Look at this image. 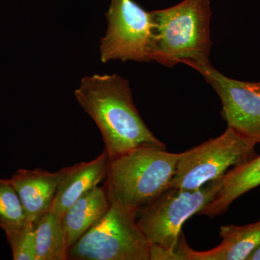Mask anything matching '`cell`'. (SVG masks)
<instances>
[{
    "instance_id": "9a60e30c",
    "label": "cell",
    "mask_w": 260,
    "mask_h": 260,
    "mask_svg": "<svg viewBox=\"0 0 260 260\" xmlns=\"http://www.w3.org/2000/svg\"><path fill=\"white\" fill-rule=\"evenodd\" d=\"M26 213L10 179H0V227L9 236L26 223Z\"/></svg>"
},
{
    "instance_id": "3957f363",
    "label": "cell",
    "mask_w": 260,
    "mask_h": 260,
    "mask_svg": "<svg viewBox=\"0 0 260 260\" xmlns=\"http://www.w3.org/2000/svg\"><path fill=\"white\" fill-rule=\"evenodd\" d=\"M179 155L144 146L109 158L105 190L109 202L138 213L170 188Z\"/></svg>"
},
{
    "instance_id": "30bf717a",
    "label": "cell",
    "mask_w": 260,
    "mask_h": 260,
    "mask_svg": "<svg viewBox=\"0 0 260 260\" xmlns=\"http://www.w3.org/2000/svg\"><path fill=\"white\" fill-rule=\"evenodd\" d=\"M68 169L69 167H65L55 172L40 169H19L10 179L20 197L28 220L37 222L50 210L58 186Z\"/></svg>"
},
{
    "instance_id": "e0dca14e",
    "label": "cell",
    "mask_w": 260,
    "mask_h": 260,
    "mask_svg": "<svg viewBox=\"0 0 260 260\" xmlns=\"http://www.w3.org/2000/svg\"><path fill=\"white\" fill-rule=\"evenodd\" d=\"M248 260H260V244L254 251V252L251 254Z\"/></svg>"
},
{
    "instance_id": "2e32d148",
    "label": "cell",
    "mask_w": 260,
    "mask_h": 260,
    "mask_svg": "<svg viewBox=\"0 0 260 260\" xmlns=\"http://www.w3.org/2000/svg\"><path fill=\"white\" fill-rule=\"evenodd\" d=\"M37 222L27 220L21 229L8 237L14 260H36Z\"/></svg>"
},
{
    "instance_id": "ba28073f",
    "label": "cell",
    "mask_w": 260,
    "mask_h": 260,
    "mask_svg": "<svg viewBox=\"0 0 260 260\" xmlns=\"http://www.w3.org/2000/svg\"><path fill=\"white\" fill-rule=\"evenodd\" d=\"M216 92L223 105L228 127L260 143V82L232 79L214 68L210 62L194 68Z\"/></svg>"
},
{
    "instance_id": "7a4b0ae2",
    "label": "cell",
    "mask_w": 260,
    "mask_h": 260,
    "mask_svg": "<svg viewBox=\"0 0 260 260\" xmlns=\"http://www.w3.org/2000/svg\"><path fill=\"white\" fill-rule=\"evenodd\" d=\"M151 14L150 60L168 68L183 63L194 68L210 62V0H183Z\"/></svg>"
},
{
    "instance_id": "8992f818",
    "label": "cell",
    "mask_w": 260,
    "mask_h": 260,
    "mask_svg": "<svg viewBox=\"0 0 260 260\" xmlns=\"http://www.w3.org/2000/svg\"><path fill=\"white\" fill-rule=\"evenodd\" d=\"M256 143L232 128L181 153L170 188L195 189L223 177L231 167L252 158Z\"/></svg>"
},
{
    "instance_id": "9c48e42d",
    "label": "cell",
    "mask_w": 260,
    "mask_h": 260,
    "mask_svg": "<svg viewBox=\"0 0 260 260\" xmlns=\"http://www.w3.org/2000/svg\"><path fill=\"white\" fill-rule=\"evenodd\" d=\"M220 245L208 251L191 249L181 234L176 259L179 260H248L260 244V219L248 225H224L220 227Z\"/></svg>"
},
{
    "instance_id": "5bb4252c",
    "label": "cell",
    "mask_w": 260,
    "mask_h": 260,
    "mask_svg": "<svg viewBox=\"0 0 260 260\" xmlns=\"http://www.w3.org/2000/svg\"><path fill=\"white\" fill-rule=\"evenodd\" d=\"M68 249L63 218L49 210L37 222L36 260H66Z\"/></svg>"
},
{
    "instance_id": "277c9868",
    "label": "cell",
    "mask_w": 260,
    "mask_h": 260,
    "mask_svg": "<svg viewBox=\"0 0 260 260\" xmlns=\"http://www.w3.org/2000/svg\"><path fill=\"white\" fill-rule=\"evenodd\" d=\"M223 177L198 189L169 188L146 205L138 225L151 243L150 260H176V249L181 228L215 198L223 184Z\"/></svg>"
},
{
    "instance_id": "52a82bcc",
    "label": "cell",
    "mask_w": 260,
    "mask_h": 260,
    "mask_svg": "<svg viewBox=\"0 0 260 260\" xmlns=\"http://www.w3.org/2000/svg\"><path fill=\"white\" fill-rule=\"evenodd\" d=\"M107 18L108 28L100 45L103 63L112 60L151 61V12L143 9L134 0H112Z\"/></svg>"
},
{
    "instance_id": "6da1fadb",
    "label": "cell",
    "mask_w": 260,
    "mask_h": 260,
    "mask_svg": "<svg viewBox=\"0 0 260 260\" xmlns=\"http://www.w3.org/2000/svg\"><path fill=\"white\" fill-rule=\"evenodd\" d=\"M75 96L102 133L109 158L144 146L165 148L133 102L128 80L116 74L83 78Z\"/></svg>"
},
{
    "instance_id": "8fae6325",
    "label": "cell",
    "mask_w": 260,
    "mask_h": 260,
    "mask_svg": "<svg viewBox=\"0 0 260 260\" xmlns=\"http://www.w3.org/2000/svg\"><path fill=\"white\" fill-rule=\"evenodd\" d=\"M109 156L106 150L88 162L69 167L61 179L51 205V211L64 216L67 210L107 177Z\"/></svg>"
},
{
    "instance_id": "4fadbf2b",
    "label": "cell",
    "mask_w": 260,
    "mask_h": 260,
    "mask_svg": "<svg viewBox=\"0 0 260 260\" xmlns=\"http://www.w3.org/2000/svg\"><path fill=\"white\" fill-rule=\"evenodd\" d=\"M110 207L105 189L96 186L67 210L63 223L69 249L104 217Z\"/></svg>"
},
{
    "instance_id": "5b68a950",
    "label": "cell",
    "mask_w": 260,
    "mask_h": 260,
    "mask_svg": "<svg viewBox=\"0 0 260 260\" xmlns=\"http://www.w3.org/2000/svg\"><path fill=\"white\" fill-rule=\"evenodd\" d=\"M136 215L110 203L104 217L68 249V259L150 260L152 244Z\"/></svg>"
},
{
    "instance_id": "7c38bea8",
    "label": "cell",
    "mask_w": 260,
    "mask_h": 260,
    "mask_svg": "<svg viewBox=\"0 0 260 260\" xmlns=\"http://www.w3.org/2000/svg\"><path fill=\"white\" fill-rule=\"evenodd\" d=\"M259 185L260 155H258L228 171L223 176L220 190L198 215L210 218L221 215L236 200Z\"/></svg>"
}]
</instances>
